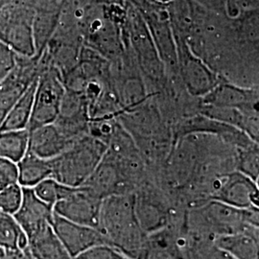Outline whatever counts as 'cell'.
<instances>
[{"label":"cell","mask_w":259,"mask_h":259,"mask_svg":"<svg viewBox=\"0 0 259 259\" xmlns=\"http://www.w3.org/2000/svg\"><path fill=\"white\" fill-rule=\"evenodd\" d=\"M175 41L177 64L188 93L204 97L218 84L220 79L201 57L195 54L185 39L175 38Z\"/></svg>","instance_id":"ba28073f"},{"label":"cell","mask_w":259,"mask_h":259,"mask_svg":"<svg viewBox=\"0 0 259 259\" xmlns=\"http://www.w3.org/2000/svg\"><path fill=\"white\" fill-rule=\"evenodd\" d=\"M102 201V198L81 185L72 187L53 205V210L66 220L98 229Z\"/></svg>","instance_id":"9c48e42d"},{"label":"cell","mask_w":259,"mask_h":259,"mask_svg":"<svg viewBox=\"0 0 259 259\" xmlns=\"http://www.w3.org/2000/svg\"><path fill=\"white\" fill-rule=\"evenodd\" d=\"M205 9L211 10L217 13L227 15V8L231 0H194Z\"/></svg>","instance_id":"f1b7e54d"},{"label":"cell","mask_w":259,"mask_h":259,"mask_svg":"<svg viewBox=\"0 0 259 259\" xmlns=\"http://www.w3.org/2000/svg\"><path fill=\"white\" fill-rule=\"evenodd\" d=\"M22 187L19 184L10 185L0 191V212L14 215L22 202Z\"/></svg>","instance_id":"d4e9b609"},{"label":"cell","mask_w":259,"mask_h":259,"mask_svg":"<svg viewBox=\"0 0 259 259\" xmlns=\"http://www.w3.org/2000/svg\"><path fill=\"white\" fill-rule=\"evenodd\" d=\"M37 58H19L15 68L0 83V127L7 113L39 73Z\"/></svg>","instance_id":"30bf717a"},{"label":"cell","mask_w":259,"mask_h":259,"mask_svg":"<svg viewBox=\"0 0 259 259\" xmlns=\"http://www.w3.org/2000/svg\"><path fill=\"white\" fill-rule=\"evenodd\" d=\"M17 166L19 174L18 184L25 188H34L52 175L50 160L38 157L29 151L17 163Z\"/></svg>","instance_id":"d6986e66"},{"label":"cell","mask_w":259,"mask_h":259,"mask_svg":"<svg viewBox=\"0 0 259 259\" xmlns=\"http://www.w3.org/2000/svg\"><path fill=\"white\" fill-rule=\"evenodd\" d=\"M120 251L108 244H101L84 250L72 259H126Z\"/></svg>","instance_id":"484cf974"},{"label":"cell","mask_w":259,"mask_h":259,"mask_svg":"<svg viewBox=\"0 0 259 259\" xmlns=\"http://www.w3.org/2000/svg\"><path fill=\"white\" fill-rule=\"evenodd\" d=\"M36 13L25 4L8 3L0 7V41L19 58H36Z\"/></svg>","instance_id":"277c9868"},{"label":"cell","mask_w":259,"mask_h":259,"mask_svg":"<svg viewBox=\"0 0 259 259\" xmlns=\"http://www.w3.org/2000/svg\"><path fill=\"white\" fill-rule=\"evenodd\" d=\"M190 222L202 236H213L214 240L222 235L258 231V208L243 209L208 200L195 209Z\"/></svg>","instance_id":"3957f363"},{"label":"cell","mask_w":259,"mask_h":259,"mask_svg":"<svg viewBox=\"0 0 259 259\" xmlns=\"http://www.w3.org/2000/svg\"><path fill=\"white\" fill-rule=\"evenodd\" d=\"M3 253H4V250H2V249L0 248V257L3 255Z\"/></svg>","instance_id":"1f68e13d"},{"label":"cell","mask_w":259,"mask_h":259,"mask_svg":"<svg viewBox=\"0 0 259 259\" xmlns=\"http://www.w3.org/2000/svg\"><path fill=\"white\" fill-rule=\"evenodd\" d=\"M123 24L126 26L125 31L129 34L143 72L153 80L160 79L163 73V63L157 53L146 21L139 10L132 7L126 11Z\"/></svg>","instance_id":"52a82bcc"},{"label":"cell","mask_w":259,"mask_h":259,"mask_svg":"<svg viewBox=\"0 0 259 259\" xmlns=\"http://www.w3.org/2000/svg\"><path fill=\"white\" fill-rule=\"evenodd\" d=\"M27 250L33 259H72L52 225L27 237Z\"/></svg>","instance_id":"e0dca14e"},{"label":"cell","mask_w":259,"mask_h":259,"mask_svg":"<svg viewBox=\"0 0 259 259\" xmlns=\"http://www.w3.org/2000/svg\"><path fill=\"white\" fill-rule=\"evenodd\" d=\"M137 259H185L179 238L166 228L148 234Z\"/></svg>","instance_id":"2e32d148"},{"label":"cell","mask_w":259,"mask_h":259,"mask_svg":"<svg viewBox=\"0 0 259 259\" xmlns=\"http://www.w3.org/2000/svg\"><path fill=\"white\" fill-rule=\"evenodd\" d=\"M52 228L72 258L92 247L108 244L98 229L71 222L55 213Z\"/></svg>","instance_id":"8fae6325"},{"label":"cell","mask_w":259,"mask_h":259,"mask_svg":"<svg viewBox=\"0 0 259 259\" xmlns=\"http://www.w3.org/2000/svg\"><path fill=\"white\" fill-rule=\"evenodd\" d=\"M208 197L238 208H258V185L239 171L226 172L210 182Z\"/></svg>","instance_id":"8992f818"},{"label":"cell","mask_w":259,"mask_h":259,"mask_svg":"<svg viewBox=\"0 0 259 259\" xmlns=\"http://www.w3.org/2000/svg\"><path fill=\"white\" fill-rule=\"evenodd\" d=\"M27 249L23 250H4L0 259H31Z\"/></svg>","instance_id":"f546056e"},{"label":"cell","mask_w":259,"mask_h":259,"mask_svg":"<svg viewBox=\"0 0 259 259\" xmlns=\"http://www.w3.org/2000/svg\"><path fill=\"white\" fill-rule=\"evenodd\" d=\"M29 131H0V157L18 163L27 153Z\"/></svg>","instance_id":"44dd1931"},{"label":"cell","mask_w":259,"mask_h":259,"mask_svg":"<svg viewBox=\"0 0 259 259\" xmlns=\"http://www.w3.org/2000/svg\"><path fill=\"white\" fill-rule=\"evenodd\" d=\"M31 259H33V258H31Z\"/></svg>","instance_id":"836d02e7"},{"label":"cell","mask_w":259,"mask_h":259,"mask_svg":"<svg viewBox=\"0 0 259 259\" xmlns=\"http://www.w3.org/2000/svg\"><path fill=\"white\" fill-rule=\"evenodd\" d=\"M71 188L72 186L60 184L53 178H47L36 185L33 189L40 200L53 206L58 201L63 199Z\"/></svg>","instance_id":"603a6c76"},{"label":"cell","mask_w":259,"mask_h":259,"mask_svg":"<svg viewBox=\"0 0 259 259\" xmlns=\"http://www.w3.org/2000/svg\"><path fill=\"white\" fill-rule=\"evenodd\" d=\"M207 259H235L232 257V255H230L229 253H227L226 251L218 249L217 247L214 246V249L211 250V252L209 253Z\"/></svg>","instance_id":"4dcf8cb0"},{"label":"cell","mask_w":259,"mask_h":259,"mask_svg":"<svg viewBox=\"0 0 259 259\" xmlns=\"http://www.w3.org/2000/svg\"><path fill=\"white\" fill-rule=\"evenodd\" d=\"M22 202L13 216L26 237L42 228L52 225L54 210L51 204L40 200L33 188L22 187Z\"/></svg>","instance_id":"4fadbf2b"},{"label":"cell","mask_w":259,"mask_h":259,"mask_svg":"<svg viewBox=\"0 0 259 259\" xmlns=\"http://www.w3.org/2000/svg\"><path fill=\"white\" fill-rule=\"evenodd\" d=\"M107 149L108 145L102 140L90 135L83 136L62 154L49 159L51 178L67 186L83 185L101 162Z\"/></svg>","instance_id":"7a4b0ae2"},{"label":"cell","mask_w":259,"mask_h":259,"mask_svg":"<svg viewBox=\"0 0 259 259\" xmlns=\"http://www.w3.org/2000/svg\"><path fill=\"white\" fill-rule=\"evenodd\" d=\"M37 82V78L32 82L18 99V101L14 104L3 121L0 131L28 130L32 114Z\"/></svg>","instance_id":"ffe728a7"},{"label":"cell","mask_w":259,"mask_h":259,"mask_svg":"<svg viewBox=\"0 0 259 259\" xmlns=\"http://www.w3.org/2000/svg\"><path fill=\"white\" fill-rule=\"evenodd\" d=\"M65 93L64 79L57 68L50 67L38 73L29 132L55 122Z\"/></svg>","instance_id":"5b68a950"},{"label":"cell","mask_w":259,"mask_h":259,"mask_svg":"<svg viewBox=\"0 0 259 259\" xmlns=\"http://www.w3.org/2000/svg\"><path fill=\"white\" fill-rule=\"evenodd\" d=\"M98 230L110 246L129 258H138L147 234L136 214L135 195L123 193L104 198Z\"/></svg>","instance_id":"6da1fadb"},{"label":"cell","mask_w":259,"mask_h":259,"mask_svg":"<svg viewBox=\"0 0 259 259\" xmlns=\"http://www.w3.org/2000/svg\"><path fill=\"white\" fill-rule=\"evenodd\" d=\"M237 157V171L258 182V145L253 143L249 147L239 148Z\"/></svg>","instance_id":"cb8c5ba5"},{"label":"cell","mask_w":259,"mask_h":259,"mask_svg":"<svg viewBox=\"0 0 259 259\" xmlns=\"http://www.w3.org/2000/svg\"><path fill=\"white\" fill-rule=\"evenodd\" d=\"M0 248L4 250L27 249V237L13 215L0 212Z\"/></svg>","instance_id":"7402d4cb"},{"label":"cell","mask_w":259,"mask_h":259,"mask_svg":"<svg viewBox=\"0 0 259 259\" xmlns=\"http://www.w3.org/2000/svg\"><path fill=\"white\" fill-rule=\"evenodd\" d=\"M135 209L139 225L147 235L165 229L169 223L166 205L155 195H135Z\"/></svg>","instance_id":"9a60e30c"},{"label":"cell","mask_w":259,"mask_h":259,"mask_svg":"<svg viewBox=\"0 0 259 259\" xmlns=\"http://www.w3.org/2000/svg\"><path fill=\"white\" fill-rule=\"evenodd\" d=\"M74 142L52 123L29 132L28 151L38 157L51 159L62 154Z\"/></svg>","instance_id":"5bb4252c"},{"label":"cell","mask_w":259,"mask_h":259,"mask_svg":"<svg viewBox=\"0 0 259 259\" xmlns=\"http://www.w3.org/2000/svg\"><path fill=\"white\" fill-rule=\"evenodd\" d=\"M126 259H131V258H129V257H126Z\"/></svg>","instance_id":"d6a6232c"},{"label":"cell","mask_w":259,"mask_h":259,"mask_svg":"<svg viewBox=\"0 0 259 259\" xmlns=\"http://www.w3.org/2000/svg\"><path fill=\"white\" fill-rule=\"evenodd\" d=\"M18 63V56L0 41V83L12 72Z\"/></svg>","instance_id":"83f0119b"},{"label":"cell","mask_w":259,"mask_h":259,"mask_svg":"<svg viewBox=\"0 0 259 259\" xmlns=\"http://www.w3.org/2000/svg\"><path fill=\"white\" fill-rule=\"evenodd\" d=\"M257 100L258 96L254 90L240 88L228 81H220L212 91L204 96L205 105L237 109L250 116H258Z\"/></svg>","instance_id":"7c38bea8"},{"label":"cell","mask_w":259,"mask_h":259,"mask_svg":"<svg viewBox=\"0 0 259 259\" xmlns=\"http://www.w3.org/2000/svg\"><path fill=\"white\" fill-rule=\"evenodd\" d=\"M214 246L235 259H258V231L218 236Z\"/></svg>","instance_id":"ac0fdd59"},{"label":"cell","mask_w":259,"mask_h":259,"mask_svg":"<svg viewBox=\"0 0 259 259\" xmlns=\"http://www.w3.org/2000/svg\"><path fill=\"white\" fill-rule=\"evenodd\" d=\"M17 163L0 157V191L10 185L18 184Z\"/></svg>","instance_id":"4316f807"}]
</instances>
